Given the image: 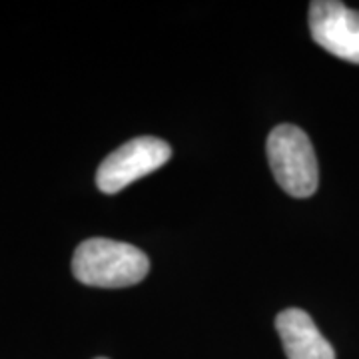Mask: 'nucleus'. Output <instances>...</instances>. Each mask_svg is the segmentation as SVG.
Here are the masks:
<instances>
[{
  "mask_svg": "<svg viewBox=\"0 0 359 359\" xmlns=\"http://www.w3.org/2000/svg\"><path fill=\"white\" fill-rule=\"evenodd\" d=\"M150 259L136 245L106 238H90L78 245L72 273L78 282L94 287H126L142 282Z\"/></svg>",
  "mask_w": 359,
  "mask_h": 359,
  "instance_id": "f257e3e1",
  "label": "nucleus"
},
{
  "mask_svg": "<svg viewBox=\"0 0 359 359\" xmlns=\"http://www.w3.org/2000/svg\"><path fill=\"white\" fill-rule=\"evenodd\" d=\"M268 160L283 192L309 198L318 190L320 170L309 136L294 124H280L268 136Z\"/></svg>",
  "mask_w": 359,
  "mask_h": 359,
  "instance_id": "f03ea898",
  "label": "nucleus"
},
{
  "mask_svg": "<svg viewBox=\"0 0 359 359\" xmlns=\"http://www.w3.org/2000/svg\"><path fill=\"white\" fill-rule=\"evenodd\" d=\"M170 156L172 148L168 142L154 136L134 138L104 158L96 172V184L104 194L120 192L132 182L164 166Z\"/></svg>",
  "mask_w": 359,
  "mask_h": 359,
  "instance_id": "7ed1b4c3",
  "label": "nucleus"
},
{
  "mask_svg": "<svg viewBox=\"0 0 359 359\" xmlns=\"http://www.w3.org/2000/svg\"><path fill=\"white\" fill-rule=\"evenodd\" d=\"M309 32L323 50L359 65V11L335 0H316L309 4Z\"/></svg>",
  "mask_w": 359,
  "mask_h": 359,
  "instance_id": "20e7f679",
  "label": "nucleus"
},
{
  "mask_svg": "<svg viewBox=\"0 0 359 359\" xmlns=\"http://www.w3.org/2000/svg\"><path fill=\"white\" fill-rule=\"evenodd\" d=\"M287 359H335L332 344L320 334L311 316L304 309H283L276 318Z\"/></svg>",
  "mask_w": 359,
  "mask_h": 359,
  "instance_id": "39448f33",
  "label": "nucleus"
},
{
  "mask_svg": "<svg viewBox=\"0 0 359 359\" xmlns=\"http://www.w3.org/2000/svg\"><path fill=\"white\" fill-rule=\"evenodd\" d=\"M96 359H106V358H96Z\"/></svg>",
  "mask_w": 359,
  "mask_h": 359,
  "instance_id": "423d86ee",
  "label": "nucleus"
}]
</instances>
